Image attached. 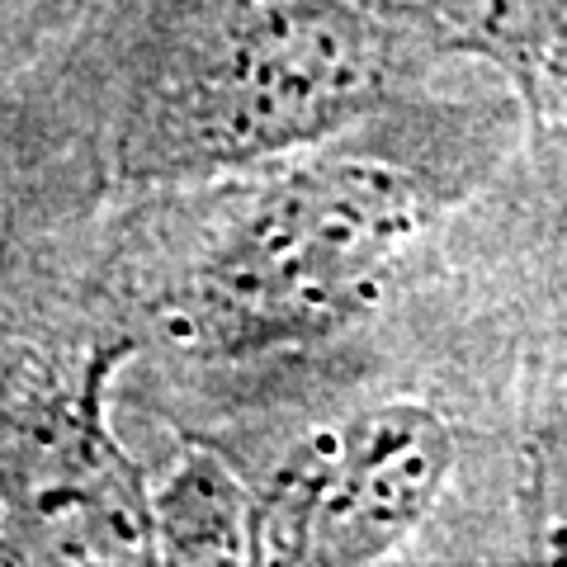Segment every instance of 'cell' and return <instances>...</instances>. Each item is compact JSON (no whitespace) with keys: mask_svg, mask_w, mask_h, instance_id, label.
<instances>
[{"mask_svg":"<svg viewBox=\"0 0 567 567\" xmlns=\"http://www.w3.org/2000/svg\"><path fill=\"white\" fill-rule=\"evenodd\" d=\"M454 39L421 0H156L114 118V175H241L421 95Z\"/></svg>","mask_w":567,"mask_h":567,"instance_id":"obj_1","label":"cell"},{"mask_svg":"<svg viewBox=\"0 0 567 567\" xmlns=\"http://www.w3.org/2000/svg\"><path fill=\"white\" fill-rule=\"evenodd\" d=\"M464 171L454 152L350 133L260 166L156 284V327L223 364L331 341L383 303L402 260L464 199Z\"/></svg>","mask_w":567,"mask_h":567,"instance_id":"obj_2","label":"cell"},{"mask_svg":"<svg viewBox=\"0 0 567 567\" xmlns=\"http://www.w3.org/2000/svg\"><path fill=\"white\" fill-rule=\"evenodd\" d=\"M128 336H0V563H156L142 468L110 421Z\"/></svg>","mask_w":567,"mask_h":567,"instance_id":"obj_3","label":"cell"},{"mask_svg":"<svg viewBox=\"0 0 567 567\" xmlns=\"http://www.w3.org/2000/svg\"><path fill=\"white\" fill-rule=\"evenodd\" d=\"M454 464V425L425 402L317 425L251 487V563H379L435 511Z\"/></svg>","mask_w":567,"mask_h":567,"instance_id":"obj_4","label":"cell"},{"mask_svg":"<svg viewBox=\"0 0 567 567\" xmlns=\"http://www.w3.org/2000/svg\"><path fill=\"white\" fill-rule=\"evenodd\" d=\"M458 52L492 62L535 128L558 133L567 85V0H421Z\"/></svg>","mask_w":567,"mask_h":567,"instance_id":"obj_5","label":"cell"},{"mask_svg":"<svg viewBox=\"0 0 567 567\" xmlns=\"http://www.w3.org/2000/svg\"><path fill=\"white\" fill-rule=\"evenodd\" d=\"M147 502L156 563H251V487L218 450L189 445Z\"/></svg>","mask_w":567,"mask_h":567,"instance_id":"obj_6","label":"cell"}]
</instances>
